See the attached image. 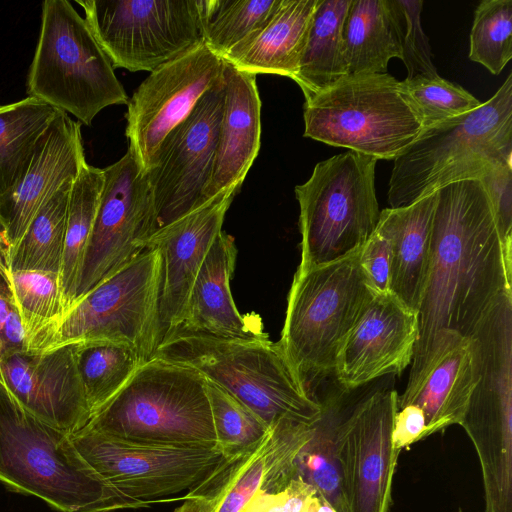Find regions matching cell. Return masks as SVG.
Wrapping results in <instances>:
<instances>
[{"label": "cell", "instance_id": "cell-1", "mask_svg": "<svg viewBox=\"0 0 512 512\" xmlns=\"http://www.w3.org/2000/svg\"><path fill=\"white\" fill-rule=\"evenodd\" d=\"M512 295V244L501 238L479 179L436 190L431 262L417 312L419 337L409 379L422 369L442 331L470 337L488 311Z\"/></svg>", "mask_w": 512, "mask_h": 512}, {"label": "cell", "instance_id": "cell-2", "mask_svg": "<svg viewBox=\"0 0 512 512\" xmlns=\"http://www.w3.org/2000/svg\"><path fill=\"white\" fill-rule=\"evenodd\" d=\"M0 483L61 512L147 507L104 480L81 456L71 434L27 412L1 384Z\"/></svg>", "mask_w": 512, "mask_h": 512}, {"label": "cell", "instance_id": "cell-3", "mask_svg": "<svg viewBox=\"0 0 512 512\" xmlns=\"http://www.w3.org/2000/svg\"><path fill=\"white\" fill-rule=\"evenodd\" d=\"M153 358L198 371L269 427L282 420L314 425L322 416V403L311 396L278 342L268 338L227 339L177 330Z\"/></svg>", "mask_w": 512, "mask_h": 512}, {"label": "cell", "instance_id": "cell-4", "mask_svg": "<svg viewBox=\"0 0 512 512\" xmlns=\"http://www.w3.org/2000/svg\"><path fill=\"white\" fill-rule=\"evenodd\" d=\"M506 165H512L511 73L480 107L424 130L394 159L388 203L407 206L449 183L481 180Z\"/></svg>", "mask_w": 512, "mask_h": 512}, {"label": "cell", "instance_id": "cell-5", "mask_svg": "<svg viewBox=\"0 0 512 512\" xmlns=\"http://www.w3.org/2000/svg\"><path fill=\"white\" fill-rule=\"evenodd\" d=\"M85 428L131 442L217 447L206 379L157 358L140 365Z\"/></svg>", "mask_w": 512, "mask_h": 512}, {"label": "cell", "instance_id": "cell-6", "mask_svg": "<svg viewBox=\"0 0 512 512\" xmlns=\"http://www.w3.org/2000/svg\"><path fill=\"white\" fill-rule=\"evenodd\" d=\"M26 92L87 126L104 108L129 101L109 58L68 0L42 3Z\"/></svg>", "mask_w": 512, "mask_h": 512}, {"label": "cell", "instance_id": "cell-7", "mask_svg": "<svg viewBox=\"0 0 512 512\" xmlns=\"http://www.w3.org/2000/svg\"><path fill=\"white\" fill-rule=\"evenodd\" d=\"M304 136L385 160L401 155L423 132L401 81L388 73L346 75L305 100Z\"/></svg>", "mask_w": 512, "mask_h": 512}, {"label": "cell", "instance_id": "cell-8", "mask_svg": "<svg viewBox=\"0 0 512 512\" xmlns=\"http://www.w3.org/2000/svg\"><path fill=\"white\" fill-rule=\"evenodd\" d=\"M377 161L353 151L338 154L317 163L310 178L295 187L301 233L297 270L345 258L368 240L380 215Z\"/></svg>", "mask_w": 512, "mask_h": 512}, {"label": "cell", "instance_id": "cell-9", "mask_svg": "<svg viewBox=\"0 0 512 512\" xmlns=\"http://www.w3.org/2000/svg\"><path fill=\"white\" fill-rule=\"evenodd\" d=\"M359 251L294 275L278 344L305 384L334 370L344 339L372 295Z\"/></svg>", "mask_w": 512, "mask_h": 512}, {"label": "cell", "instance_id": "cell-10", "mask_svg": "<svg viewBox=\"0 0 512 512\" xmlns=\"http://www.w3.org/2000/svg\"><path fill=\"white\" fill-rule=\"evenodd\" d=\"M113 68L152 72L204 44L202 0H76Z\"/></svg>", "mask_w": 512, "mask_h": 512}, {"label": "cell", "instance_id": "cell-11", "mask_svg": "<svg viewBox=\"0 0 512 512\" xmlns=\"http://www.w3.org/2000/svg\"><path fill=\"white\" fill-rule=\"evenodd\" d=\"M159 276L158 252L147 247L115 274L73 302L42 351L106 340L134 347L144 363L151 360Z\"/></svg>", "mask_w": 512, "mask_h": 512}, {"label": "cell", "instance_id": "cell-12", "mask_svg": "<svg viewBox=\"0 0 512 512\" xmlns=\"http://www.w3.org/2000/svg\"><path fill=\"white\" fill-rule=\"evenodd\" d=\"M224 93L225 75L165 136L145 172L153 202L149 239L207 203L205 194L214 167Z\"/></svg>", "mask_w": 512, "mask_h": 512}, {"label": "cell", "instance_id": "cell-13", "mask_svg": "<svg viewBox=\"0 0 512 512\" xmlns=\"http://www.w3.org/2000/svg\"><path fill=\"white\" fill-rule=\"evenodd\" d=\"M71 439L104 480L147 506L190 490L224 458L217 447L131 442L87 428L71 434Z\"/></svg>", "mask_w": 512, "mask_h": 512}, {"label": "cell", "instance_id": "cell-14", "mask_svg": "<svg viewBox=\"0 0 512 512\" xmlns=\"http://www.w3.org/2000/svg\"><path fill=\"white\" fill-rule=\"evenodd\" d=\"M103 172L100 203L73 302L146 249L151 235V188L133 152L128 148L120 160Z\"/></svg>", "mask_w": 512, "mask_h": 512}, {"label": "cell", "instance_id": "cell-15", "mask_svg": "<svg viewBox=\"0 0 512 512\" xmlns=\"http://www.w3.org/2000/svg\"><path fill=\"white\" fill-rule=\"evenodd\" d=\"M225 67L223 58L201 44L156 68L138 86L127 103L126 137L144 172L165 136L224 80Z\"/></svg>", "mask_w": 512, "mask_h": 512}, {"label": "cell", "instance_id": "cell-16", "mask_svg": "<svg viewBox=\"0 0 512 512\" xmlns=\"http://www.w3.org/2000/svg\"><path fill=\"white\" fill-rule=\"evenodd\" d=\"M395 390L359 402L338 429V457L346 512H390L399 455L392 432L398 411Z\"/></svg>", "mask_w": 512, "mask_h": 512}, {"label": "cell", "instance_id": "cell-17", "mask_svg": "<svg viewBox=\"0 0 512 512\" xmlns=\"http://www.w3.org/2000/svg\"><path fill=\"white\" fill-rule=\"evenodd\" d=\"M239 190L223 191L147 241L145 248H154L160 259L153 355L180 327L199 269Z\"/></svg>", "mask_w": 512, "mask_h": 512}, {"label": "cell", "instance_id": "cell-18", "mask_svg": "<svg viewBox=\"0 0 512 512\" xmlns=\"http://www.w3.org/2000/svg\"><path fill=\"white\" fill-rule=\"evenodd\" d=\"M312 426L291 420L276 423L258 443L224 457L182 499L204 500L214 512H241L260 490L282 488L297 475L295 458Z\"/></svg>", "mask_w": 512, "mask_h": 512}, {"label": "cell", "instance_id": "cell-19", "mask_svg": "<svg viewBox=\"0 0 512 512\" xmlns=\"http://www.w3.org/2000/svg\"><path fill=\"white\" fill-rule=\"evenodd\" d=\"M78 344L42 352L19 351L0 364V384L27 412L69 434L87 426L91 412L77 364Z\"/></svg>", "mask_w": 512, "mask_h": 512}, {"label": "cell", "instance_id": "cell-20", "mask_svg": "<svg viewBox=\"0 0 512 512\" xmlns=\"http://www.w3.org/2000/svg\"><path fill=\"white\" fill-rule=\"evenodd\" d=\"M419 337L417 313L392 293H375L344 339L334 372L346 390L388 374H401L412 363Z\"/></svg>", "mask_w": 512, "mask_h": 512}, {"label": "cell", "instance_id": "cell-21", "mask_svg": "<svg viewBox=\"0 0 512 512\" xmlns=\"http://www.w3.org/2000/svg\"><path fill=\"white\" fill-rule=\"evenodd\" d=\"M81 123L62 111L39 139L21 178L0 195V227L5 259L22 239L42 207L73 182L86 163Z\"/></svg>", "mask_w": 512, "mask_h": 512}, {"label": "cell", "instance_id": "cell-22", "mask_svg": "<svg viewBox=\"0 0 512 512\" xmlns=\"http://www.w3.org/2000/svg\"><path fill=\"white\" fill-rule=\"evenodd\" d=\"M476 383L472 340L452 331H442L420 372L398 396V409L419 406L425 414L427 437L459 425Z\"/></svg>", "mask_w": 512, "mask_h": 512}, {"label": "cell", "instance_id": "cell-23", "mask_svg": "<svg viewBox=\"0 0 512 512\" xmlns=\"http://www.w3.org/2000/svg\"><path fill=\"white\" fill-rule=\"evenodd\" d=\"M224 75L223 111L206 202L225 190L241 188L261 142V100L256 75L239 71L228 62Z\"/></svg>", "mask_w": 512, "mask_h": 512}, {"label": "cell", "instance_id": "cell-24", "mask_svg": "<svg viewBox=\"0 0 512 512\" xmlns=\"http://www.w3.org/2000/svg\"><path fill=\"white\" fill-rule=\"evenodd\" d=\"M236 257L234 238L221 231L203 260L177 330L227 339L268 338L258 324L239 313L234 303L230 280Z\"/></svg>", "mask_w": 512, "mask_h": 512}, {"label": "cell", "instance_id": "cell-25", "mask_svg": "<svg viewBox=\"0 0 512 512\" xmlns=\"http://www.w3.org/2000/svg\"><path fill=\"white\" fill-rule=\"evenodd\" d=\"M436 191L414 203L380 211L377 225L390 245V292L418 312L428 278Z\"/></svg>", "mask_w": 512, "mask_h": 512}, {"label": "cell", "instance_id": "cell-26", "mask_svg": "<svg viewBox=\"0 0 512 512\" xmlns=\"http://www.w3.org/2000/svg\"><path fill=\"white\" fill-rule=\"evenodd\" d=\"M319 0H282L259 29L223 58L239 71L293 80Z\"/></svg>", "mask_w": 512, "mask_h": 512}, {"label": "cell", "instance_id": "cell-27", "mask_svg": "<svg viewBox=\"0 0 512 512\" xmlns=\"http://www.w3.org/2000/svg\"><path fill=\"white\" fill-rule=\"evenodd\" d=\"M343 39L348 75L385 74L402 59L403 18L397 0H351Z\"/></svg>", "mask_w": 512, "mask_h": 512}, {"label": "cell", "instance_id": "cell-28", "mask_svg": "<svg viewBox=\"0 0 512 512\" xmlns=\"http://www.w3.org/2000/svg\"><path fill=\"white\" fill-rule=\"evenodd\" d=\"M351 0H319L293 80L305 100L348 75L343 28Z\"/></svg>", "mask_w": 512, "mask_h": 512}, {"label": "cell", "instance_id": "cell-29", "mask_svg": "<svg viewBox=\"0 0 512 512\" xmlns=\"http://www.w3.org/2000/svg\"><path fill=\"white\" fill-rule=\"evenodd\" d=\"M3 278L21 320L26 351H42L52 331L69 309L60 274L6 268Z\"/></svg>", "mask_w": 512, "mask_h": 512}, {"label": "cell", "instance_id": "cell-30", "mask_svg": "<svg viewBox=\"0 0 512 512\" xmlns=\"http://www.w3.org/2000/svg\"><path fill=\"white\" fill-rule=\"evenodd\" d=\"M57 112L29 96L0 106V195L21 178Z\"/></svg>", "mask_w": 512, "mask_h": 512}, {"label": "cell", "instance_id": "cell-31", "mask_svg": "<svg viewBox=\"0 0 512 512\" xmlns=\"http://www.w3.org/2000/svg\"><path fill=\"white\" fill-rule=\"evenodd\" d=\"M103 185V169L86 162L70 189L64 255L60 271L61 286L69 308L75 298Z\"/></svg>", "mask_w": 512, "mask_h": 512}, {"label": "cell", "instance_id": "cell-32", "mask_svg": "<svg viewBox=\"0 0 512 512\" xmlns=\"http://www.w3.org/2000/svg\"><path fill=\"white\" fill-rule=\"evenodd\" d=\"M77 344L78 369L92 418L144 362L139 352L126 343L100 340Z\"/></svg>", "mask_w": 512, "mask_h": 512}, {"label": "cell", "instance_id": "cell-33", "mask_svg": "<svg viewBox=\"0 0 512 512\" xmlns=\"http://www.w3.org/2000/svg\"><path fill=\"white\" fill-rule=\"evenodd\" d=\"M73 182L60 189L38 212L20 242L7 254L6 268L60 274Z\"/></svg>", "mask_w": 512, "mask_h": 512}, {"label": "cell", "instance_id": "cell-34", "mask_svg": "<svg viewBox=\"0 0 512 512\" xmlns=\"http://www.w3.org/2000/svg\"><path fill=\"white\" fill-rule=\"evenodd\" d=\"M322 406L320 420L295 458V470L337 512H346L338 457V429L345 416H340L337 403Z\"/></svg>", "mask_w": 512, "mask_h": 512}, {"label": "cell", "instance_id": "cell-35", "mask_svg": "<svg viewBox=\"0 0 512 512\" xmlns=\"http://www.w3.org/2000/svg\"><path fill=\"white\" fill-rule=\"evenodd\" d=\"M282 0H202L204 44L224 58L265 24Z\"/></svg>", "mask_w": 512, "mask_h": 512}, {"label": "cell", "instance_id": "cell-36", "mask_svg": "<svg viewBox=\"0 0 512 512\" xmlns=\"http://www.w3.org/2000/svg\"><path fill=\"white\" fill-rule=\"evenodd\" d=\"M512 58V0H484L476 8L469 59L499 75Z\"/></svg>", "mask_w": 512, "mask_h": 512}, {"label": "cell", "instance_id": "cell-37", "mask_svg": "<svg viewBox=\"0 0 512 512\" xmlns=\"http://www.w3.org/2000/svg\"><path fill=\"white\" fill-rule=\"evenodd\" d=\"M401 87L420 118L423 131L467 114L482 104L463 87L439 75H416L401 81Z\"/></svg>", "mask_w": 512, "mask_h": 512}, {"label": "cell", "instance_id": "cell-38", "mask_svg": "<svg viewBox=\"0 0 512 512\" xmlns=\"http://www.w3.org/2000/svg\"><path fill=\"white\" fill-rule=\"evenodd\" d=\"M217 447L224 457L258 443L267 426L252 410L215 383L206 380Z\"/></svg>", "mask_w": 512, "mask_h": 512}, {"label": "cell", "instance_id": "cell-39", "mask_svg": "<svg viewBox=\"0 0 512 512\" xmlns=\"http://www.w3.org/2000/svg\"><path fill=\"white\" fill-rule=\"evenodd\" d=\"M403 18L402 61L407 69V77L416 75L438 76L432 62L428 39L421 27V0H397Z\"/></svg>", "mask_w": 512, "mask_h": 512}, {"label": "cell", "instance_id": "cell-40", "mask_svg": "<svg viewBox=\"0 0 512 512\" xmlns=\"http://www.w3.org/2000/svg\"><path fill=\"white\" fill-rule=\"evenodd\" d=\"M359 264L372 292L391 293L390 245L386 234L378 225L359 251Z\"/></svg>", "mask_w": 512, "mask_h": 512}, {"label": "cell", "instance_id": "cell-41", "mask_svg": "<svg viewBox=\"0 0 512 512\" xmlns=\"http://www.w3.org/2000/svg\"><path fill=\"white\" fill-rule=\"evenodd\" d=\"M314 490L296 475L285 487L260 490L241 512H301Z\"/></svg>", "mask_w": 512, "mask_h": 512}, {"label": "cell", "instance_id": "cell-42", "mask_svg": "<svg viewBox=\"0 0 512 512\" xmlns=\"http://www.w3.org/2000/svg\"><path fill=\"white\" fill-rule=\"evenodd\" d=\"M481 181L490 197L501 238L512 244V165L494 170Z\"/></svg>", "mask_w": 512, "mask_h": 512}, {"label": "cell", "instance_id": "cell-43", "mask_svg": "<svg viewBox=\"0 0 512 512\" xmlns=\"http://www.w3.org/2000/svg\"><path fill=\"white\" fill-rule=\"evenodd\" d=\"M19 351H26L25 334L10 289L0 274V364Z\"/></svg>", "mask_w": 512, "mask_h": 512}, {"label": "cell", "instance_id": "cell-44", "mask_svg": "<svg viewBox=\"0 0 512 512\" xmlns=\"http://www.w3.org/2000/svg\"><path fill=\"white\" fill-rule=\"evenodd\" d=\"M427 437V422L424 411L416 405H406L399 408L395 414L392 441L395 452L400 455L403 449H408Z\"/></svg>", "mask_w": 512, "mask_h": 512}, {"label": "cell", "instance_id": "cell-45", "mask_svg": "<svg viewBox=\"0 0 512 512\" xmlns=\"http://www.w3.org/2000/svg\"><path fill=\"white\" fill-rule=\"evenodd\" d=\"M301 512H337L336 509L316 490L308 498Z\"/></svg>", "mask_w": 512, "mask_h": 512}, {"label": "cell", "instance_id": "cell-46", "mask_svg": "<svg viewBox=\"0 0 512 512\" xmlns=\"http://www.w3.org/2000/svg\"><path fill=\"white\" fill-rule=\"evenodd\" d=\"M174 512H214V508L207 502L197 498H186L184 503Z\"/></svg>", "mask_w": 512, "mask_h": 512}, {"label": "cell", "instance_id": "cell-47", "mask_svg": "<svg viewBox=\"0 0 512 512\" xmlns=\"http://www.w3.org/2000/svg\"><path fill=\"white\" fill-rule=\"evenodd\" d=\"M5 245H4V241H3V235H2V230H1V227H0V274L3 276L4 274V271L6 269V264H5Z\"/></svg>", "mask_w": 512, "mask_h": 512}, {"label": "cell", "instance_id": "cell-48", "mask_svg": "<svg viewBox=\"0 0 512 512\" xmlns=\"http://www.w3.org/2000/svg\"><path fill=\"white\" fill-rule=\"evenodd\" d=\"M458 512H463L461 507L458 508Z\"/></svg>", "mask_w": 512, "mask_h": 512}]
</instances>
